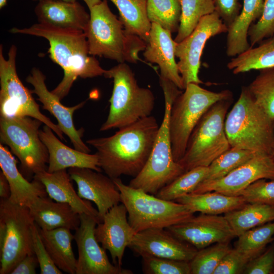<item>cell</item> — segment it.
Returning <instances> with one entry per match:
<instances>
[{"label":"cell","mask_w":274,"mask_h":274,"mask_svg":"<svg viewBox=\"0 0 274 274\" xmlns=\"http://www.w3.org/2000/svg\"><path fill=\"white\" fill-rule=\"evenodd\" d=\"M159 128L153 116L119 129L113 135L87 140L98 157L99 166L111 178L135 177L145 165Z\"/></svg>","instance_id":"cell-1"},{"label":"cell","mask_w":274,"mask_h":274,"mask_svg":"<svg viewBox=\"0 0 274 274\" xmlns=\"http://www.w3.org/2000/svg\"><path fill=\"white\" fill-rule=\"evenodd\" d=\"M10 31L43 37L48 41L49 56L64 73L62 80L51 91L60 100L68 94L78 78L104 76L106 71L94 56L89 54L83 31L38 23L27 28L13 27Z\"/></svg>","instance_id":"cell-2"},{"label":"cell","mask_w":274,"mask_h":274,"mask_svg":"<svg viewBox=\"0 0 274 274\" xmlns=\"http://www.w3.org/2000/svg\"><path fill=\"white\" fill-rule=\"evenodd\" d=\"M159 83L165 101L162 121L145 165L129 184L131 187L141 189L153 195H156L161 188L186 172L174 159L169 130L172 104L182 92L169 80L159 77Z\"/></svg>","instance_id":"cell-3"},{"label":"cell","mask_w":274,"mask_h":274,"mask_svg":"<svg viewBox=\"0 0 274 274\" xmlns=\"http://www.w3.org/2000/svg\"><path fill=\"white\" fill-rule=\"evenodd\" d=\"M90 19L85 31L89 53L119 63H135L141 60L139 52L146 47L140 37L125 32L119 19L110 9L107 1L102 0L89 9Z\"/></svg>","instance_id":"cell-4"},{"label":"cell","mask_w":274,"mask_h":274,"mask_svg":"<svg viewBox=\"0 0 274 274\" xmlns=\"http://www.w3.org/2000/svg\"><path fill=\"white\" fill-rule=\"evenodd\" d=\"M273 127L274 121L256 103L248 86L243 87L225 120L230 147L270 155L273 146Z\"/></svg>","instance_id":"cell-5"},{"label":"cell","mask_w":274,"mask_h":274,"mask_svg":"<svg viewBox=\"0 0 274 274\" xmlns=\"http://www.w3.org/2000/svg\"><path fill=\"white\" fill-rule=\"evenodd\" d=\"M104 76L113 79L110 110L99 130L124 127L151 115L155 106L152 91L140 87L130 67L125 62L106 70Z\"/></svg>","instance_id":"cell-6"},{"label":"cell","mask_w":274,"mask_h":274,"mask_svg":"<svg viewBox=\"0 0 274 274\" xmlns=\"http://www.w3.org/2000/svg\"><path fill=\"white\" fill-rule=\"evenodd\" d=\"M113 180L120 192L121 202L127 210L128 222L136 233L151 228H166L194 216L182 203L127 185L119 178Z\"/></svg>","instance_id":"cell-7"},{"label":"cell","mask_w":274,"mask_h":274,"mask_svg":"<svg viewBox=\"0 0 274 274\" xmlns=\"http://www.w3.org/2000/svg\"><path fill=\"white\" fill-rule=\"evenodd\" d=\"M232 101L230 97L215 103L196 125L185 153L178 162L185 172L209 166L231 147L225 130V120Z\"/></svg>","instance_id":"cell-8"},{"label":"cell","mask_w":274,"mask_h":274,"mask_svg":"<svg viewBox=\"0 0 274 274\" xmlns=\"http://www.w3.org/2000/svg\"><path fill=\"white\" fill-rule=\"evenodd\" d=\"M172 104L169 130L174 160L183 156L189 139L196 125L208 110L216 102L232 97L228 90L214 92L195 83H189Z\"/></svg>","instance_id":"cell-9"},{"label":"cell","mask_w":274,"mask_h":274,"mask_svg":"<svg viewBox=\"0 0 274 274\" xmlns=\"http://www.w3.org/2000/svg\"><path fill=\"white\" fill-rule=\"evenodd\" d=\"M42 123L30 117L0 116V142L10 148L29 177L48 168V151L39 135Z\"/></svg>","instance_id":"cell-10"},{"label":"cell","mask_w":274,"mask_h":274,"mask_svg":"<svg viewBox=\"0 0 274 274\" xmlns=\"http://www.w3.org/2000/svg\"><path fill=\"white\" fill-rule=\"evenodd\" d=\"M35 223L28 207L0 199V274H10L25 256L34 254Z\"/></svg>","instance_id":"cell-11"},{"label":"cell","mask_w":274,"mask_h":274,"mask_svg":"<svg viewBox=\"0 0 274 274\" xmlns=\"http://www.w3.org/2000/svg\"><path fill=\"white\" fill-rule=\"evenodd\" d=\"M16 46H11L8 58L6 59L3 46H0V116H27L37 119L50 127L60 140H64L63 133L59 126L41 112L31 90L28 89L19 79L16 67Z\"/></svg>","instance_id":"cell-12"},{"label":"cell","mask_w":274,"mask_h":274,"mask_svg":"<svg viewBox=\"0 0 274 274\" xmlns=\"http://www.w3.org/2000/svg\"><path fill=\"white\" fill-rule=\"evenodd\" d=\"M227 26L215 11L202 17L193 31L177 44L175 56L179 59L177 64L184 89L189 83H203L198 74L205 44L211 37L227 32Z\"/></svg>","instance_id":"cell-13"},{"label":"cell","mask_w":274,"mask_h":274,"mask_svg":"<svg viewBox=\"0 0 274 274\" xmlns=\"http://www.w3.org/2000/svg\"><path fill=\"white\" fill-rule=\"evenodd\" d=\"M80 215V225L74 234L78 253L76 274H132V271L111 263L106 250L99 246L94 234L99 220L86 214Z\"/></svg>","instance_id":"cell-14"},{"label":"cell","mask_w":274,"mask_h":274,"mask_svg":"<svg viewBox=\"0 0 274 274\" xmlns=\"http://www.w3.org/2000/svg\"><path fill=\"white\" fill-rule=\"evenodd\" d=\"M261 179L274 180V160L269 154L258 153L222 178L203 181L192 193L216 191L239 195L247 186Z\"/></svg>","instance_id":"cell-15"},{"label":"cell","mask_w":274,"mask_h":274,"mask_svg":"<svg viewBox=\"0 0 274 274\" xmlns=\"http://www.w3.org/2000/svg\"><path fill=\"white\" fill-rule=\"evenodd\" d=\"M165 229L198 250L216 243L230 242L236 237L224 215H220L200 213Z\"/></svg>","instance_id":"cell-16"},{"label":"cell","mask_w":274,"mask_h":274,"mask_svg":"<svg viewBox=\"0 0 274 274\" xmlns=\"http://www.w3.org/2000/svg\"><path fill=\"white\" fill-rule=\"evenodd\" d=\"M45 79L46 77L43 73L39 69L33 67L30 74L26 78V81L32 85V93L38 96V99L43 105V109L48 111L56 119L58 125L62 132L68 137L74 148L90 153L91 150L82 139L84 129H77L73 122L74 112L81 108L86 101L73 107L64 106L58 97L48 90Z\"/></svg>","instance_id":"cell-17"},{"label":"cell","mask_w":274,"mask_h":274,"mask_svg":"<svg viewBox=\"0 0 274 274\" xmlns=\"http://www.w3.org/2000/svg\"><path fill=\"white\" fill-rule=\"evenodd\" d=\"M128 248L136 255L190 261L198 250L165 228H151L136 232Z\"/></svg>","instance_id":"cell-18"},{"label":"cell","mask_w":274,"mask_h":274,"mask_svg":"<svg viewBox=\"0 0 274 274\" xmlns=\"http://www.w3.org/2000/svg\"><path fill=\"white\" fill-rule=\"evenodd\" d=\"M127 215L125 206L121 202L109 210L94 229L97 241L109 252L112 263L120 267L125 250L136 233L128 222Z\"/></svg>","instance_id":"cell-19"},{"label":"cell","mask_w":274,"mask_h":274,"mask_svg":"<svg viewBox=\"0 0 274 274\" xmlns=\"http://www.w3.org/2000/svg\"><path fill=\"white\" fill-rule=\"evenodd\" d=\"M67 172L77 185L79 196L95 204L100 222L110 209L121 202L120 192L107 175L88 168L72 167Z\"/></svg>","instance_id":"cell-20"},{"label":"cell","mask_w":274,"mask_h":274,"mask_svg":"<svg viewBox=\"0 0 274 274\" xmlns=\"http://www.w3.org/2000/svg\"><path fill=\"white\" fill-rule=\"evenodd\" d=\"M171 33L159 24L152 23L143 55L149 62L158 65L160 77L171 81L180 89H184L182 79L175 60V49L177 43L172 39Z\"/></svg>","instance_id":"cell-21"},{"label":"cell","mask_w":274,"mask_h":274,"mask_svg":"<svg viewBox=\"0 0 274 274\" xmlns=\"http://www.w3.org/2000/svg\"><path fill=\"white\" fill-rule=\"evenodd\" d=\"M47 125L40 129V137L49 153L47 172H55L72 167L88 168L101 172L97 154H91L72 149L64 144Z\"/></svg>","instance_id":"cell-22"},{"label":"cell","mask_w":274,"mask_h":274,"mask_svg":"<svg viewBox=\"0 0 274 274\" xmlns=\"http://www.w3.org/2000/svg\"><path fill=\"white\" fill-rule=\"evenodd\" d=\"M17 160L8 147L0 144V167L10 187L11 202L29 208L39 197L48 196L43 184L33 178L29 182L17 166Z\"/></svg>","instance_id":"cell-23"},{"label":"cell","mask_w":274,"mask_h":274,"mask_svg":"<svg viewBox=\"0 0 274 274\" xmlns=\"http://www.w3.org/2000/svg\"><path fill=\"white\" fill-rule=\"evenodd\" d=\"M39 23L85 31L90 14L78 2L42 0L35 9Z\"/></svg>","instance_id":"cell-24"},{"label":"cell","mask_w":274,"mask_h":274,"mask_svg":"<svg viewBox=\"0 0 274 274\" xmlns=\"http://www.w3.org/2000/svg\"><path fill=\"white\" fill-rule=\"evenodd\" d=\"M33 178L43 184L48 195L52 199L67 203L78 214H86L96 217L100 221L98 211L90 201L81 198L75 191L66 169L53 173L44 171L35 175Z\"/></svg>","instance_id":"cell-25"},{"label":"cell","mask_w":274,"mask_h":274,"mask_svg":"<svg viewBox=\"0 0 274 274\" xmlns=\"http://www.w3.org/2000/svg\"><path fill=\"white\" fill-rule=\"evenodd\" d=\"M35 223L44 230L66 228L76 230L80 215L67 203L54 201L49 196L39 197L29 208Z\"/></svg>","instance_id":"cell-26"},{"label":"cell","mask_w":274,"mask_h":274,"mask_svg":"<svg viewBox=\"0 0 274 274\" xmlns=\"http://www.w3.org/2000/svg\"><path fill=\"white\" fill-rule=\"evenodd\" d=\"M264 0H244L243 8L228 27L226 53L235 57L250 47L248 32L252 23L259 19L263 12Z\"/></svg>","instance_id":"cell-27"},{"label":"cell","mask_w":274,"mask_h":274,"mask_svg":"<svg viewBox=\"0 0 274 274\" xmlns=\"http://www.w3.org/2000/svg\"><path fill=\"white\" fill-rule=\"evenodd\" d=\"M38 228L42 241L56 266L62 272L76 274L77 259L72 248L74 234L72 233V230L66 228L52 230Z\"/></svg>","instance_id":"cell-28"},{"label":"cell","mask_w":274,"mask_h":274,"mask_svg":"<svg viewBox=\"0 0 274 274\" xmlns=\"http://www.w3.org/2000/svg\"><path fill=\"white\" fill-rule=\"evenodd\" d=\"M175 201L185 205L193 213L221 215L242 207L247 202L241 195H228L216 191L189 193Z\"/></svg>","instance_id":"cell-29"},{"label":"cell","mask_w":274,"mask_h":274,"mask_svg":"<svg viewBox=\"0 0 274 274\" xmlns=\"http://www.w3.org/2000/svg\"><path fill=\"white\" fill-rule=\"evenodd\" d=\"M117 8L126 33L148 42L152 23L147 12V0H110Z\"/></svg>","instance_id":"cell-30"},{"label":"cell","mask_w":274,"mask_h":274,"mask_svg":"<svg viewBox=\"0 0 274 274\" xmlns=\"http://www.w3.org/2000/svg\"><path fill=\"white\" fill-rule=\"evenodd\" d=\"M235 56L227 63L234 74L274 66V35Z\"/></svg>","instance_id":"cell-31"},{"label":"cell","mask_w":274,"mask_h":274,"mask_svg":"<svg viewBox=\"0 0 274 274\" xmlns=\"http://www.w3.org/2000/svg\"><path fill=\"white\" fill-rule=\"evenodd\" d=\"M236 237L246 231L274 221V207L247 203L242 207L224 214Z\"/></svg>","instance_id":"cell-32"},{"label":"cell","mask_w":274,"mask_h":274,"mask_svg":"<svg viewBox=\"0 0 274 274\" xmlns=\"http://www.w3.org/2000/svg\"><path fill=\"white\" fill-rule=\"evenodd\" d=\"M274 221L257 226L237 236L234 247L249 261L262 253L274 239Z\"/></svg>","instance_id":"cell-33"},{"label":"cell","mask_w":274,"mask_h":274,"mask_svg":"<svg viewBox=\"0 0 274 274\" xmlns=\"http://www.w3.org/2000/svg\"><path fill=\"white\" fill-rule=\"evenodd\" d=\"M181 16L175 41L178 43L188 37L204 16L215 12L213 0H181Z\"/></svg>","instance_id":"cell-34"},{"label":"cell","mask_w":274,"mask_h":274,"mask_svg":"<svg viewBox=\"0 0 274 274\" xmlns=\"http://www.w3.org/2000/svg\"><path fill=\"white\" fill-rule=\"evenodd\" d=\"M147 12L151 23L170 32L178 31L181 16V0H147Z\"/></svg>","instance_id":"cell-35"},{"label":"cell","mask_w":274,"mask_h":274,"mask_svg":"<svg viewBox=\"0 0 274 274\" xmlns=\"http://www.w3.org/2000/svg\"><path fill=\"white\" fill-rule=\"evenodd\" d=\"M208 166H198L185 172L161 188L155 195L167 200L175 201L192 193L206 178Z\"/></svg>","instance_id":"cell-36"},{"label":"cell","mask_w":274,"mask_h":274,"mask_svg":"<svg viewBox=\"0 0 274 274\" xmlns=\"http://www.w3.org/2000/svg\"><path fill=\"white\" fill-rule=\"evenodd\" d=\"M258 153L248 149L230 147L208 166V172L204 180H213L222 178Z\"/></svg>","instance_id":"cell-37"},{"label":"cell","mask_w":274,"mask_h":274,"mask_svg":"<svg viewBox=\"0 0 274 274\" xmlns=\"http://www.w3.org/2000/svg\"><path fill=\"white\" fill-rule=\"evenodd\" d=\"M248 87L256 103L274 121V66L260 70Z\"/></svg>","instance_id":"cell-38"},{"label":"cell","mask_w":274,"mask_h":274,"mask_svg":"<svg viewBox=\"0 0 274 274\" xmlns=\"http://www.w3.org/2000/svg\"><path fill=\"white\" fill-rule=\"evenodd\" d=\"M231 249L230 242H222L198 250L190 261L191 274H213L223 258Z\"/></svg>","instance_id":"cell-39"},{"label":"cell","mask_w":274,"mask_h":274,"mask_svg":"<svg viewBox=\"0 0 274 274\" xmlns=\"http://www.w3.org/2000/svg\"><path fill=\"white\" fill-rule=\"evenodd\" d=\"M142 257V269L146 274H191L189 261L151 256Z\"/></svg>","instance_id":"cell-40"},{"label":"cell","mask_w":274,"mask_h":274,"mask_svg":"<svg viewBox=\"0 0 274 274\" xmlns=\"http://www.w3.org/2000/svg\"><path fill=\"white\" fill-rule=\"evenodd\" d=\"M274 35V0H264L261 16L250 26L248 36L251 47Z\"/></svg>","instance_id":"cell-41"},{"label":"cell","mask_w":274,"mask_h":274,"mask_svg":"<svg viewBox=\"0 0 274 274\" xmlns=\"http://www.w3.org/2000/svg\"><path fill=\"white\" fill-rule=\"evenodd\" d=\"M258 180L239 194L247 203H257L274 207V180Z\"/></svg>","instance_id":"cell-42"},{"label":"cell","mask_w":274,"mask_h":274,"mask_svg":"<svg viewBox=\"0 0 274 274\" xmlns=\"http://www.w3.org/2000/svg\"><path fill=\"white\" fill-rule=\"evenodd\" d=\"M32 241L34 254L40 268L41 274H62V271L54 264L41 238L38 226L32 228Z\"/></svg>","instance_id":"cell-43"},{"label":"cell","mask_w":274,"mask_h":274,"mask_svg":"<svg viewBox=\"0 0 274 274\" xmlns=\"http://www.w3.org/2000/svg\"><path fill=\"white\" fill-rule=\"evenodd\" d=\"M249 260L235 248H232L223 258L213 274L243 273Z\"/></svg>","instance_id":"cell-44"},{"label":"cell","mask_w":274,"mask_h":274,"mask_svg":"<svg viewBox=\"0 0 274 274\" xmlns=\"http://www.w3.org/2000/svg\"><path fill=\"white\" fill-rule=\"evenodd\" d=\"M244 274L274 273V246L250 260L245 266Z\"/></svg>","instance_id":"cell-45"},{"label":"cell","mask_w":274,"mask_h":274,"mask_svg":"<svg viewBox=\"0 0 274 274\" xmlns=\"http://www.w3.org/2000/svg\"><path fill=\"white\" fill-rule=\"evenodd\" d=\"M215 11L227 27L240 13L241 5L238 0H213Z\"/></svg>","instance_id":"cell-46"},{"label":"cell","mask_w":274,"mask_h":274,"mask_svg":"<svg viewBox=\"0 0 274 274\" xmlns=\"http://www.w3.org/2000/svg\"><path fill=\"white\" fill-rule=\"evenodd\" d=\"M39 262L35 255H29L16 265L10 274H36Z\"/></svg>","instance_id":"cell-47"},{"label":"cell","mask_w":274,"mask_h":274,"mask_svg":"<svg viewBox=\"0 0 274 274\" xmlns=\"http://www.w3.org/2000/svg\"><path fill=\"white\" fill-rule=\"evenodd\" d=\"M11 195L9 183L1 170L0 172V197L1 198L9 199Z\"/></svg>","instance_id":"cell-48"},{"label":"cell","mask_w":274,"mask_h":274,"mask_svg":"<svg viewBox=\"0 0 274 274\" xmlns=\"http://www.w3.org/2000/svg\"><path fill=\"white\" fill-rule=\"evenodd\" d=\"M87 7H88L89 9H91L92 7L94 6L95 5L98 4L100 3L102 1L101 0H83Z\"/></svg>","instance_id":"cell-49"},{"label":"cell","mask_w":274,"mask_h":274,"mask_svg":"<svg viewBox=\"0 0 274 274\" xmlns=\"http://www.w3.org/2000/svg\"><path fill=\"white\" fill-rule=\"evenodd\" d=\"M7 3V0H0V8L2 9L5 7Z\"/></svg>","instance_id":"cell-50"},{"label":"cell","mask_w":274,"mask_h":274,"mask_svg":"<svg viewBox=\"0 0 274 274\" xmlns=\"http://www.w3.org/2000/svg\"><path fill=\"white\" fill-rule=\"evenodd\" d=\"M270 155H271V156L274 160V127H273V146L272 150Z\"/></svg>","instance_id":"cell-51"},{"label":"cell","mask_w":274,"mask_h":274,"mask_svg":"<svg viewBox=\"0 0 274 274\" xmlns=\"http://www.w3.org/2000/svg\"><path fill=\"white\" fill-rule=\"evenodd\" d=\"M32 1H42V0H32ZM52 1H57V0H52ZM60 1H65V2H76V0H60Z\"/></svg>","instance_id":"cell-52"}]
</instances>
